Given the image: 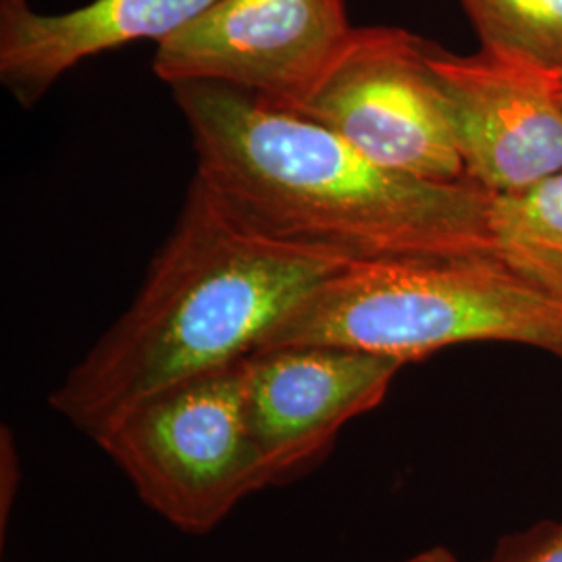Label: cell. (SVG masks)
<instances>
[{"label": "cell", "instance_id": "obj_1", "mask_svg": "<svg viewBox=\"0 0 562 562\" xmlns=\"http://www.w3.org/2000/svg\"><path fill=\"white\" fill-rule=\"evenodd\" d=\"M196 176L259 234L348 261L492 255L473 181H429L371 161L317 121L222 83H180Z\"/></svg>", "mask_w": 562, "mask_h": 562}, {"label": "cell", "instance_id": "obj_2", "mask_svg": "<svg viewBox=\"0 0 562 562\" xmlns=\"http://www.w3.org/2000/svg\"><path fill=\"white\" fill-rule=\"evenodd\" d=\"M259 234L194 173L140 292L48 396L90 440L165 390L252 355L265 334L346 265Z\"/></svg>", "mask_w": 562, "mask_h": 562}, {"label": "cell", "instance_id": "obj_3", "mask_svg": "<svg viewBox=\"0 0 562 562\" xmlns=\"http://www.w3.org/2000/svg\"><path fill=\"white\" fill-rule=\"evenodd\" d=\"M471 341L562 359V302L492 255L350 261L311 288L257 350L323 344L406 364Z\"/></svg>", "mask_w": 562, "mask_h": 562}, {"label": "cell", "instance_id": "obj_4", "mask_svg": "<svg viewBox=\"0 0 562 562\" xmlns=\"http://www.w3.org/2000/svg\"><path fill=\"white\" fill-rule=\"evenodd\" d=\"M241 361L142 402L94 440L142 503L186 533L213 531L271 485L246 419Z\"/></svg>", "mask_w": 562, "mask_h": 562}, {"label": "cell", "instance_id": "obj_5", "mask_svg": "<svg viewBox=\"0 0 562 562\" xmlns=\"http://www.w3.org/2000/svg\"><path fill=\"white\" fill-rule=\"evenodd\" d=\"M355 32L344 0H217L157 42L153 69L171 88L222 83L299 113Z\"/></svg>", "mask_w": 562, "mask_h": 562}, {"label": "cell", "instance_id": "obj_6", "mask_svg": "<svg viewBox=\"0 0 562 562\" xmlns=\"http://www.w3.org/2000/svg\"><path fill=\"white\" fill-rule=\"evenodd\" d=\"M427 55L429 42L401 27H357L299 115L322 123L387 169L419 180H467Z\"/></svg>", "mask_w": 562, "mask_h": 562}, {"label": "cell", "instance_id": "obj_7", "mask_svg": "<svg viewBox=\"0 0 562 562\" xmlns=\"http://www.w3.org/2000/svg\"><path fill=\"white\" fill-rule=\"evenodd\" d=\"M427 59L467 180L503 194L562 171L559 71L483 46L462 57L429 44Z\"/></svg>", "mask_w": 562, "mask_h": 562}, {"label": "cell", "instance_id": "obj_8", "mask_svg": "<svg viewBox=\"0 0 562 562\" xmlns=\"http://www.w3.org/2000/svg\"><path fill=\"white\" fill-rule=\"evenodd\" d=\"M404 362L340 346L257 350L241 361L244 408L271 485L325 461L346 423L382 404Z\"/></svg>", "mask_w": 562, "mask_h": 562}, {"label": "cell", "instance_id": "obj_9", "mask_svg": "<svg viewBox=\"0 0 562 562\" xmlns=\"http://www.w3.org/2000/svg\"><path fill=\"white\" fill-rule=\"evenodd\" d=\"M217 0H92L41 13L27 0H0V80L32 109L81 60L138 41L161 42Z\"/></svg>", "mask_w": 562, "mask_h": 562}, {"label": "cell", "instance_id": "obj_10", "mask_svg": "<svg viewBox=\"0 0 562 562\" xmlns=\"http://www.w3.org/2000/svg\"><path fill=\"white\" fill-rule=\"evenodd\" d=\"M490 236L496 259L562 302V171L492 194Z\"/></svg>", "mask_w": 562, "mask_h": 562}, {"label": "cell", "instance_id": "obj_11", "mask_svg": "<svg viewBox=\"0 0 562 562\" xmlns=\"http://www.w3.org/2000/svg\"><path fill=\"white\" fill-rule=\"evenodd\" d=\"M469 20L494 48L562 71V0H461Z\"/></svg>", "mask_w": 562, "mask_h": 562}, {"label": "cell", "instance_id": "obj_12", "mask_svg": "<svg viewBox=\"0 0 562 562\" xmlns=\"http://www.w3.org/2000/svg\"><path fill=\"white\" fill-rule=\"evenodd\" d=\"M485 562H562V521H548L498 543Z\"/></svg>", "mask_w": 562, "mask_h": 562}, {"label": "cell", "instance_id": "obj_13", "mask_svg": "<svg viewBox=\"0 0 562 562\" xmlns=\"http://www.w3.org/2000/svg\"><path fill=\"white\" fill-rule=\"evenodd\" d=\"M2 440H0V533L4 543L7 521L11 517L13 503L18 498V485L21 480L20 457L13 442V434L2 427Z\"/></svg>", "mask_w": 562, "mask_h": 562}, {"label": "cell", "instance_id": "obj_14", "mask_svg": "<svg viewBox=\"0 0 562 562\" xmlns=\"http://www.w3.org/2000/svg\"><path fill=\"white\" fill-rule=\"evenodd\" d=\"M401 562H459V559L446 546H434V548H427V550H423L419 554H415V557Z\"/></svg>", "mask_w": 562, "mask_h": 562}, {"label": "cell", "instance_id": "obj_15", "mask_svg": "<svg viewBox=\"0 0 562 562\" xmlns=\"http://www.w3.org/2000/svg\"><path fill=\"white\" fill-rule=\"evenodd\" d=\"M559 83H561V97H562V71H559Z\"/></svg>", "mask_w": 562, "mask_h": 562}]
</instances>
